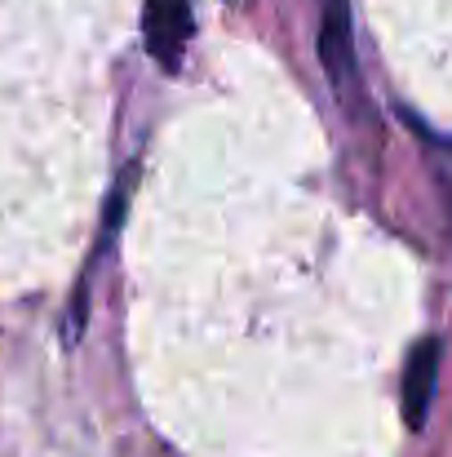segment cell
I'll use <instances>...</instances> for the list:
<instances>
[{"label": "cell", "instance_id": "cell-1", "mask_svg": "<svg viewBox=\"0 0 452 457\" xmlns=\"http://www.w3.org/2000/svg\"><path fill=\"white\" fill-rule=\"evenodd\" d=\"M319 62L337 94L355 89V31H350V0H319Z\"/></svg>", "mask_w": 452, "mask_h": 457}, {"label": "cell", "instance_id": "cell-3", "mask_svg": "<svg viewBox=\"0 0 452 457\" xmlns=\"http://www.w3.org/2000/svg\"><path fill=\"white\" fill-rule=\"evenodd\" d=\"M440 355H444L440 337H422V342L408 351L404 386H399L408 431H422V427H426V418H431V400H435V386H440Z\"/></svg>", "mask_w": 452, "mask_h": 457}, {"label": "cell", "instance_id": "cell-2", "mask_svg": "<svg viewBox=\"0 0 452 457\" xmlns=\"http://www.w3.org/2000/svg\"><path fill=\"white\" fill-rule=\"evenodd\" d=\"M191 31H195L191 0H151L147 4V18H143L147 54L164 71H177V67H182V54H186Z\"/></svg>", "mask_w": 452, "mask_h": 457}]
</instances>
